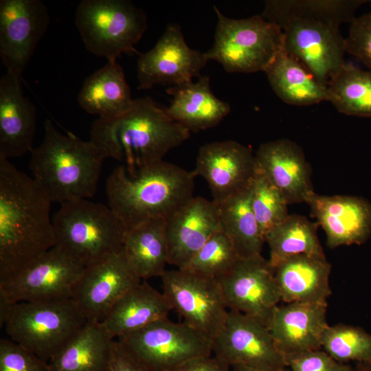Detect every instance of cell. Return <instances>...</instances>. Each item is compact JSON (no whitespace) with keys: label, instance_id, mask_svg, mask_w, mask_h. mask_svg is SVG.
<instances>
[{"label":"cell","instance_id":"cell-38","mask_svg":"<svg viewBox=\"0 0 371 371\" xmlns=\"http://www.w3.org/2000/svg\"><path fill=\"white\" fill-rule=\"evenodd\" d=\"M345 49L371 71V11L355 17L350 22Z\"/></svg>","mask_w":371,"mask_h":371},{"label":"cell","instance_id":"cell-20","mask_svg":"<svg viewBox=\"0 0 371 371\" xmlns=\"http://www.w3.org/2000/svg\"><path fill=\"white\" fill-rule=\"evenodd\" d=\"M220 229L218 205L214 201L192 197L166 220L168 264L185 268Z\"/></svg>","mask_w":371,"mask_h":371},{"label":"cell","instance_id":"cell-1","mask_svg":"<svg viewBox=\"0 0 371 371\" xmlns=\"http://www.w3.org/2000/svg\"><path fill=\"white\" fill-rule=\"evenodd\" d=\"M366 0H269L261 16L282 30L284 49L321 83L346 63L339 26L351 22Z\"/></svg>","mask_w":371,"mask_h":371},{"label":"cell","instance_id":"cell-28","mask_svg":"<svg viewBox=\"0 0 371 371\" xmlns=\"http://www.w3.org/2000/svg\"><path fill=\"white\" fill-rule=\"evenodd\" d=\"M114 341L100 322L87 321L48 361L50 371H105Z\"/></svg>","mask_w":371,"mask_h":371},{"label":"cell","instance_id":"cell-13","mask_svg":"<svg viewBox=\"0 0 371 371\" xmlns=\"http://www.w3.org/2000/svg\"><path fill=\"white\" fill-rule=\"evenodd\" d=\"M216 280L227 309L253 317L267 327L281 301L268 260L262 255L239 258L227 273Z\"/></svg>","mask_w":371,"mask_h":371},{"label":"cell","instance_id":"cell-24","mask_svg":"<svg viewBox=\"0 0 371 371\" xmlns=\"http://www.w3.org/2000/svg\"><path fill=\"white\" fill-rule=\"evenodd\" d=\"M331 265L325 256L300 254L273 268L281 300L286 303L326 302L331 295Z\"/></svg>","mask_w":371,"mask_h":371},{"label":"cell","instance_id":"cell-2","mask_svg":"<svg viewBox=\"0 0 371 371\" xmlns=\"http://www.w3.org/2000/svg\"><path fill=\"white\" fill-rule=\"evenodd\" d=\"M51 203L32 178L0 156V280L54 247Z\"/></svg>","mask_w":371,"mask_h":371},{"label":"cell","instance_id":"cell-36","mask_svg":"<svg viewBox=\"0 0 371 371\" xmlns=\"http://www.w3.org/2000/svg\"><path fill=\"white\" fill-rule=\"evenodd\" d=\"M251 205L265 236L289 216L286 199L258 167L251 186Z\"/></svg>","mask_w":371,"mask_h":371},{"label":"cell","instance_id":"cell-33","mask_svg":"<svg viewBox=\"0 0 371 371\" xmlns=\"http://www.w3.org/2000/svg\"><path fill=\"white\" fill-rule=\"evenodd\" d=\"M328 100L348 115L371 117V71L345 63L327 85Z\"/></svg>","mask_w":371,"mask_h":371},{"label":"cell","instance_id":"cell-37","mask_svg":"<svg viewBox=\"0 0 371 371\" xmlns=\"http://www.w3.org/2000/svg\"><path fill=\"white\" fill-rule=\"evenodd\" d=\"M0 371H50L48 362L12 341L0 339Z\"/></svg>","mask_w":371,"mask_h":371},{"label":"cell","instance_id":"cell-9","mask_svg":"<svg viewBox=\"0 0 371 371\" xmlns=\"http://www.w3.org/2000/svg\"><path fill=\"white\" fill-rule=\"evenodd\" d=\"M75 23L86 49L107 61L124 53L137 52L135 45L147 27L144 11L127 0H82Z\"/></svg>","mask_w":371,"mask_h":371},{"label":"cell","instance_id":"cell-41","mask_svg":"<svg viewBox=\"0 0 371 371\" xmlns=\"http://www.w3.org/2000/svg\"><path fill=\"white\" fill-rule=\"evenodd\" d=\"M230 366L216 356H201L189 359L168 371H230Z\"/></svg>","mask_w":371,"mask_h":371},{"label":"cell","instance_id":"cell-19","mask_svg":"<svg viewBox=\"0 0 371 371\" xmlns=\"http://www.w3.org/2000/svg\"><path fill=\"white\" fill-rule=\"evenodd\" d=\"M311 214L324 230L330 248L364 243L371 235V204L361 197L324 196L314 191L306 199Z\"/></svg>","mask_w":371,"mask_h":371},{"label":"cell","instance_id":"cell-4","mask_svg":"<svg viewBox=\"0 0 371 371\" xmlns=\"http://www.w3.org/2000/svg\"><path fill=\"white\" fill-rule=\"evenodd\" d=\"M195 177L164 160L132 175L119 166L106 181L108 205L127 230L149 219L167 220L194 197Z\"/></svg>","mask_w":371,"mask_h":371},{"label":"cell","instance_id":"cell-3","mask_svg":"<svg viewBox=\"0 0 371 371\" xmlns=\"http://www.w3.org/2000/svg\"><path fill=\"white\" fill-rule=\"evenodd\" d=\"M190 136V131L173 120L149 97L134 100L131 109L114 118L98 117L92 124L90 140L104 157L124 161L126 172L163 161L172 148Z\"/></svg>","mask_w":371,"mask_h":371},{"label":"cell","instance_id":"cell-30","mask_svg":"<svg viewBox=\"0 0 371 371\" xmlns=\"http://www.w3.org/2000/svg\"><path fill=\"white\" fill-rule=\"evenodd\" d=\"M265 72L275 93L286 104L308 106L328 100L327 86L284 49Z\"/></svg>","mask_w":371,"mask_h":371},{"label":"cell","instance_id":"cell-14","mask_svg":"<svg viewBox=\"0 0 371 371\" xmlns=\"http://www.w3.org/2000/svg\"><path fill=\"white\" fill-rule=\"evenodd\" d=\"M212 341L214 355L231 367L242 366L262 371L287 367L268 328L242 313L229 311L222 330Z\"/></svg>","mask_w":371,"mask_h":371},{"label":"cell","instance_id":"cell-42","mask_svg":"<svg viewBox=\"0 0 371 371\" xmlns=\"http://www.w3.org/2000/svg\"><path fill=\"white\" fill-rule=\"evenodd\" d=\"M352 371H371V361L368 362L357 363Z\"/></svg>","mask_w":371,"mask_h":371},{"label":"cell","instance_id":"cell-6","mask_svg":"<svg viewBox=\"0 0 371 371\" xmlns=\"http://www.w3.org/2000/svg\"><path fill=\"white\" fill-rule=\"evenodd\" d=\"M87 322L71 297L0 301V325L9 339L47 362Z\"/></svg>","mask_w":371,"mask_h":371},{"label":"cell","instance_id":"cell-40","mask_svg":"<svg viewBox=\"0 0 371 371\" xmlns=\"http://www.w3.org/2000/svg\"><path fill=\"white\" fill-rule=\"evenodd\" d=\"M105 371H149L120 341L114 339Z\"/></svg>","mask_w":371,"mask_h":371},{"label":"cell","instance_id":"cell-32","mask_svg":"<svg viewBox=\"0 0 371 371\" xmlns=\"http://www.w3.org/2000/svg\"><path fill=\"white\" fill-rule=\"evenodd\" d=\"M304 216L289 214L265 236L270 249L269 263L275 268L284 260L300 254L325 256L317 235L318 227Z\"/></svg>","mask_w":371,"mask_h":371},{"label":"cell","instance_id":"cell-12","mask_svg":"<svg viewBox=\"0 0 371 371\" xmlns=\"http://www.w3.org/2000/svg\"><path fill=\"white\" fill-rule=\"evenodd\" d=\"M84 269L54 246L22 270L0 280V301L12 304L71 297Z\"/></svg>","mask_w":371,"mask_h":371},{"label":"cell","instance_id":"cell-16","mask_svg":"<svg viewBox=\"0 0 371 371\" xmlns=\"http://www.w3.org/2000/svg\"><path fill=\"white\" fill-rule=\"evenodd\" d=\"M49 22L40 0L0 1V56L8 73L21 78Z\"/></svg>","mask_w":371,"mask_h":371},{"label":"cell","instance_id":"cell-27","mask_svg":"<svg viewBox=\"0 0 371 371\" xmlns=\"http://www.w3.org/2000/svg\"><path fill=\"white\" fill-rule=\"evenodd\" d=\"M78 102L89 114L114 118L128 111L134 100L122 67L117 61H107L85 79Z\"/></svg>","mask_w":371,"mask_h":371},{"label":"cell","instance_id":"cell-21","mask_svg":"<svg viewBox=\"0 0 371 371\" xmlns=\"http://www.w3.org/2000/svg\"><path fill=\"white\" fill-rule=\"evenodd\" d=\"M255 158L257 167L289 204L305 202L313 192L311 166L296 143L287 139L264 143L259 146Z\"/></svg>","mask_w":371,"mask_h":371},{"label":"cell","instance_id":"cell-31","mask_svg":"<svg viewBox=\"0 0 371 371\" xmlns=\"http://www.w3.org/2000/svg\"><path fill=\"white\" fill-rule=\"evenodd\" d=\"M251 186L218 205L221 229L240 258L261 255L265 243L251 207Z\"/></svg>","mask_w":371,"mask_h":371},{"label":"cell","instance_id":"cell-25","mask_svg":"<svg viewBox=\"0 0 371 371\" xmlns=\"http://www.w3.org/2000/svg\"><path fill=\"white\" fill-rule=\"evenodd\" d=\"M166 92L172 95L167 113L190 132H198L216 126L230 112V105L212 92L208 76L170 87Z\"/></svg>","mask_w":371,"mask_h":371},{"label":"cell","instance_id":"cell-11","mask_svg":"<svg viewBox=\"0 0 371 371\" xmlns=\"http://www.w3.org/2000/svg\"><path fill=\"white\" fill-rule=\"evenodd\" d=\"M161 278L162 293L171 309L213 341L229 312L217 281L179 269L166 270Z\"/></svg>","mask_w":371,"mask_h":371},{"label":"cell","instance_id":"cell-18","mask_svg":"<svg viewBox=\"0 0 371 371\" xmlns=\"http://www.w3.org/2000/svg\"><path fill=\"white\" fill-rule=\"evenodd\" d=\"M257 169L251 150L237 142H214L202 146L192 170L208 183L217 205L249 188Z\"/></svg>","mask_w":371,"mask_h":371},{"label":"cell","instance_id":"cell-10","mask_svg":"<svg viewBox=\"0 0 371 371\" xmlns=\"http://www.w3.org/2000/svg\"><path fill=\"white\" fill-rule=\"evenodd\" d=\"M117 339L149 371H168L189 359L213 352L211 339L168 317Z\"/></svg>","mask_w":371,"mask_h":371},{"label":"cell","instance_id":"cell-26","mask_svg":"<svg viewBox=\"0 0 371 371\" xmlns=\"http://www.w3.org/2000/svg\"><path fill=\"white\" fill-rule=\"evenodd\" d=\"M171 310L163 293L144 280L123 295L100 322L117 339L168 317Z\"/></svg>","mask_w":371,"mask_h":371},{"label":"cell","instance_id":"cell-29","mask_svg":"<svg viewBox=\"0 0 371 371\" xmlns=\"http://www.w3.org/2000/svg\"><path fill=\"white\" fill-rule=\"evenodd\" d=\"M123 251L142 280L161 277L168 264L166 220L149 219L127 230Z\"/></svg>","mask_w":371,"mask_h":371},{"label":"cell","instance_id":"cell-17","mask_svg":"<svg viewBox=\"0 0 371 371\" xmlns=\"http://www.w3.org/2000/svg\"><path fill=\"white\" fill-rule=\"evenodd\" d=\"M141 282L122 249L85 267L71 298L87 321L102 322L117 300Z\"/></svg>","mask_w":371,"mask_h":371},{"label":"cell","instance_id":"cell-34","mask_svg":"<svg viewBox=\"0 0 371 371\" xmlns=\"http://www.w3.org/2000/svg\"><path fill=\"white\" fill-rule=\"evenodd\" d=\"M322 348L340 363L370 361L371 334L357 326L328 325L322 337Z\"/></svg>","mask_w":371,"mask_h":371},{"label":"cell","instance_id":"cell-35","mask_svg":"<svg viewBox=\"0 0 371 371\" xmlns=\"http://www.w3.org/2000/svg\"><path fill=\"white\" fill-rule=\"evenodd\" d=\"M239 258L232 243L221 230L214 234L182 269L217 280Z\"/></svg>","mask_w":371,"mask_h":371},{"label":"cell","instance_id":"cell-23","mask_svg":"<svg viewBox=\"0 0 371 371\" xmlns=\"http://www.w3.org/2000/svg\"><path fill=\"white\" fill-rule=\"evenodd\" d=\"M20 78L6 72L0 79V156L8 159L31 152L36 131V109Z\"/></svg>","mask_w":371,"mask_h":371},{"label":"cell","instance_id":"cell-39","mask_svg":"<svg viewBox=\"0 0 371 371\" xmlns=\"http://www.w3.org/2000/svg\"><path fill=\"white\" fill-rule=\"evenodd\" d=\"M285 360L291 371H352L353 368L336 361L320 349L288 355Z\"/></svg>","mask_w":371,"mask_h":371},{"label":"cell","instance_id":"cell-8","mask_svg":"<svg viewBox=\"0 0 371 371\" xmlns=\"http://www.w3.org/2000/svg\"><path fill=\"white\" fill-rule=\"evenodd\" d=\"M217 23L212 47L205 52L231 73L265 71L284 49L281 29L261 14L235 19L214 5Z\"/></svg>","mask_w":371,"mask_h":371},{"label":"cell","instance_id":"cell-44","mask_svg":"<svg viewBox=\"0 0 371 371\" xmlns=\"http://www.w3.org/2000/svg\"><path fill=\"white\" fill-rule=\"evenodd\" d=\"M371 2V1H370Z\"/></svg>","mask_w":371,"mask_h":371},{"label":"cell","instance_id":"cell-22","mask_svg":"<svg viewBox=\"0 0 371 371\" xmlns=\"http://www.w3.org/2000/svg\"><path fill=\"white\" fill-rule=\"evenodd\" d=\"M327 302L286 303L275 309L267 328L284 357L322 348L328 326Z\"/></svg>","mask_w":371,"mask_h":371},{"label":"cell","instance_id":"cell-15","mask_svg":"<svg viewBox=\"0 0 371 371\" xmlns=\"http://www.w3.org/2000/svg\"><path fill=\"white\" fill-rule=\"evenodd\" d=\"M207 61L205 52L187 45L179 25L170 24L150 50L139 54L137 89H149L161 84L175 87L191 82L201 76Z\"/></svg>","mask_w":371,"mask_h":371},{"label":"cell","instance_id":"cell-43","mask_svg":"<svg viewBox=\"0 0 371 371\" xmlns=\"http://www.w3.org/2000/svg\"><path fill=\"white\" fill-rule=\"evenodd\" d=\"M233 371H262V370H258L253 368H250L245 366H233ZM273 371H291L289 368L285 367L281 369L273 370Z\"/></svg>","mask_w":371,"mask_h":371},{"label":"cell","instance_id":"cell-7","mask_svg":"<svg viewBox=\"0 0 371 371\" xmlns=\"http://www.w3.org/2000/svg\"><path fill=\"white\" fill-rule=\"evenodd\" d=\"M52 223L54 246L84 267L121 251L127 232L108 205L86 199L61 203Z\"/></svg>","mask_w":371,"mask_h":371},{"label":"cell","instance_id":"cell-5","mask_svg":"<svg viewBox=\"0 0 371 371\" xmlns=\"http://www.w3.org/2000/svg\"><path fill=\"white\" fill-rule=\"evenodd\" d=\"M44 131L41 144L30 152L33 180L52 203L92 197L105 159L99 149L90 139L60 133L50 120Z\"/></svg>","mask_w":371,"mask_h":371}]
</instances>
